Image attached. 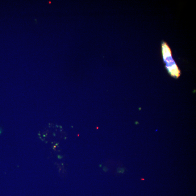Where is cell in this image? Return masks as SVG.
I'll return each mask as SVG.
<instances>
[{"label": "cell", "instance_id": "7a4b0ae2", "mask_svg": "<svg viewBox=\"0 0 196 196\" xmlns=\"http://www.w3.org/2000/svg\"><path fill=\"white\" fill-rule=\"evenodd\" d=\"M125 172V170L123 169H118L117 170L118 173H123Z\"/></svg>", "mask_w": 196, "mask_h": 196}, {"label": "cell", "instance_id": "6da1fadb", "mask_svg": "<svg viewBox=\"0 0 196 196\" xmlns=\"http://www.w3.org/2000/svg\"><path fill=\"white\" fill-rule=\"evenodd\" d=\"M162 51L163 58L169 73L173 77L178 78L180 75V70L173 59L172 51L166 42L162 43Z\"/></svg>", "mask_w": 196, "mask_h": 196}]
</instances>
